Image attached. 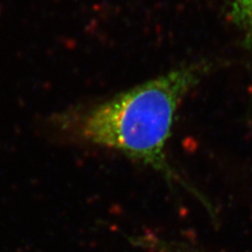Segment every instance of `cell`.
I'll use <instances>...</instances> for the list:
<instances>
[{
  "instance_id": "cell-1",
  "label": "cell",
  "mask_w": 252,
  "mask_h": 252,
  "mask_svg": "<svg viewBox=\"0 0 252 252\" xmlns=\"http://www.w3.org/2000/svg\"><path fill=\"white\" fill-rule=\"evenodd\" d=\"M208 70L207 63L180 66L110 98L59 112L49 126L58 138L118 152L180 181L166 146L180 104Z\"/></svg>"
},
{
  "instance_id": "cell-2",
  "label": "cell",
  "mask_w": 252,
  "mask_h": 252,
  "mask_svg": "<svg viewBox=\"0 0 252 252\" xmlns=\"http://www.w3.org/2000/svg\"><path fill=\"white\" fill-rule=\"evenodd\" d=\"M233 14L252 41V0H235L233 5Z\"/></svg>"
}]
</instances>
